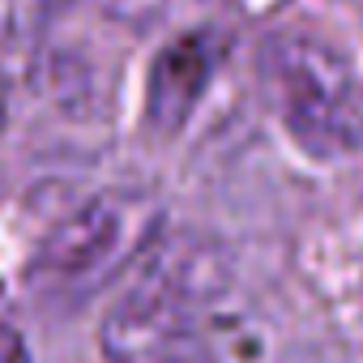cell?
Masks as SVG:
<instances>
[{
	"label": "cell",
	"mask_w": 363,
	"mask_h": 363,
	"mask_svg": "<svg viewBox=\"0 0 363 363\" xmlns=\"http://www.w3.org/2000/svg\"><path fill=\"white\" fill-rule=\"evenodd\" d=\"M223 56L227 43L214 30H189L171 39L145 73V124L162 137H175L206 99Z\"/></svg>",
	"instance_id": "cell-4"
},
{
	"label": "cell",
	"mask_w": 363,
	"mask_h": 363,
	"mask_svg": "<svg viewBox=\"0 0 363 363\" xmlns=\"http://www.w3.org/2000/svg\"><path fill=\"white\" fill-rule=\"evenodd\" d=\"M69 9V0H0V35L9 48H39L52 22Z\"/></svg>",
	"instance_id": "cell-6"
},
{
	"label": "cell",
	"mask_w": 363,
	"mask_h": 363,
	"mask_svg": "<svg viewBox=\"0 0 363 363\" xmlns=\"http://www.w3.org/2000/svg\"><path fill=\"white\" fill-rule=\"evenodd\" d=\"M0 124H5V82H0Z\"/></svg>",
	"instance_id": "cell-7"
},
{
	"label": "cell",
	"mask_w": 363,
	"mask_h": 363,
	"mask_svg": "<svg viewBox=\"0 0 363 363\" xmlns=\"http://www.w3.org/2000/svg\"><path fill=\"white\" fill-rule=\"evenodd\" d=\"M124 295L107 308L99 346L107 363H171L210 316L223 274L206 244L189 235L154 240L128 269Z\"/></svg>",
	"instance_id": "cell-2"
},
{
	"label": "cell",
	"mask_w": 363,
	"mask_h": 363,
	"mask_svg": "<svg viewBox=\"0 0 363 363\" xmlns=\"http://www.w3.org/2000/svg\"><path fill=\"white\" fill-rule=\"evenodd\" d=\"M261 350H265V342H261L257 325H248L240 316L210 312L171 363H257Z\"/></svg>",
	"instance_id": "cell-5"
},
{
	"label": "cell",
	"mask_w": 363,
	"mask_h": 363,
	"mask_svg": "<svg viewBox=\"0 0 363 363\" xmlns=\"http://www.w3.org/2000/svg\"><path fill=\"white\" fill-rule=\"evenodd\" d=\"M158 227L162 210L150 193L103 189L52 227L30 261V282L48 299L77 303L103 291L116 274H128L158 240Z\"/></svg>",
	"instance_id": "cell-3"
},
{
	"label": "cell",
	"mask_w": 363,
	"mask_h": 363,
	"mask_svg": "<svg viewBox=\"0 0 363 363\" xmlns=\"http://www.w3.org/2000/svg\"><path fill=\"white\" fill-rule=\"evenodd\" d=\"M257 86L308 158L337 162L363 150V82L329 35L303 26L265 35L257 48Z\"/></svg>",
	"instance_id": "cell-1"
}]
</instances>
